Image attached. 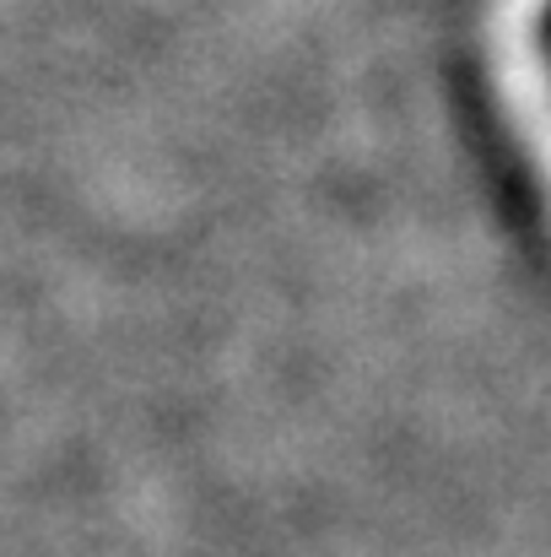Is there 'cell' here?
<instances>
[{"instance_id": "obj_1", "label": "cell", "mask_w": 551, "mask_h": 557, "mask_svg": "<svg viewBox=\"0 0 551 557\" xmlns=\"http://www.w3.org/2000/svg\"><path fill=\"white\" fill-rule=\"evenodd\" d=\"M551 0H492L487 11V65L498 76L503 109L530 152V169H541L551 200V65L536 38Z\"/></svg>"}]
</instances>
